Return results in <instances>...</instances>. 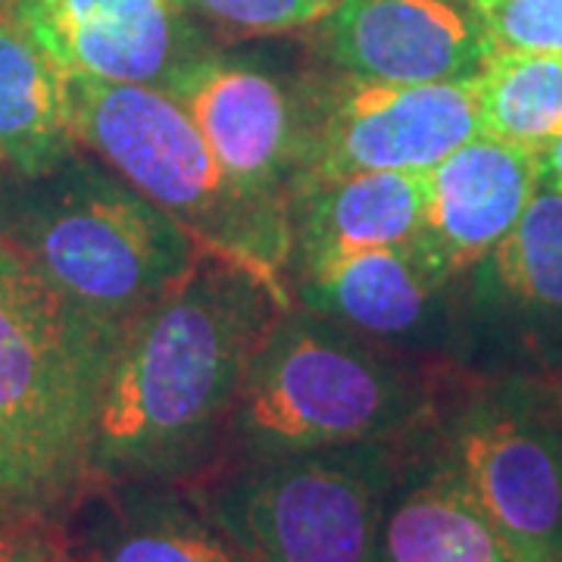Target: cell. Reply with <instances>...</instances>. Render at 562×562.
I'll use <instances>...</instances> for the list:
<instances>
[{"instance_id":"6da1fadb","label":"cell","mask_w":562,"mask_h":562,"mask_svg":"<svg viewBox=\"0 0 562 562\" xmlns=\"http://www.w3.org/2000/svg\"><path fill=\"white\" fill-rule=\"evenodd\" d=\"M294 303L250 266L203 254L194 272L122 331L94 441V484H198L269 328Z\"/></svg>"},{"instance_id":"7a4b0ae2","label":"cell","mask_w":562,"mask_h":562,"mask_svg":"<svg viewBox=\"0 0 562 562\" xmlns=\"http://www.w3.org/2000/svg\"><path fill=\"white\" fill-rule=\"evenodd\" d=\"M122 335L79 313L0 238V513L50 531L94 484Z\"/></svg>"},{"instance_id":"3957f363","label":"cell","mask_w":562,"mask_h":562,"mask_svg":"<svg viewBox=\"0 0 562 562\" xmlns=\"http://www.w3.org/2000/svg\"><path fill=\"white\" fill-rule=\"evenodd\" d=\"M465 372L457 362L401 353L291 303L244 375L220 469L409 438L438 419L443 397Z\"/></svg>"},{"instance_id":"277c9868","label":"cell","mask_w":562,"mask_h":562,"mask_svg":"<svg viewBox=\"0 0 562 562\" xmlns=\"http://www.w3.org/2000/svg\"><path fill=\"white\" fill-rule=\"evenodd\" d=\"M0 238L63 301L116 335L172 294L210 254L85 147L54 172L20 181Z\"/></svg>"},{"instance_id":"5b68a950","label":"cell","mask_w":562,"mask_h":562,"mask_svg":"<svg viewBox=\"0 0 562 562\" xmlns=\"http://www.w3.org/2000/svg\"><path fill=\"white\" fill-rule=\"evenodd\" d=\"M66 85L72 128L85 150L184 225L210 254L244 262L291 291L284 279L288 210L250 198L228 179L169 91L76 76H66Z\"/></svg>"},{"instance_id":"8992f818","label":"cell","mask_w":562,"mask_h":562,"mask_svg":"<svg viewBox=\"0 0 562 562\" xmlns=\"http://www.w3.org/2000/svg\"><path fill=\"white\" fill-rule=\"evenodd\" d=\"M406 441L235 462L191 487L254 562H382L384 506Z\"/></svg>"},{"instance_id":"52a82bcc","label":"cell","mask_w":562,"mask_h":562,"mask_svg":"<svg viewBox=\"0 0 562 562\" xmlns=\"http://www.w3.org/2000/svg\"><path fill=\"white\" fill-rule=\"evenodd\" d=\"M438 443L513 562H562V384L465 372Z\"/></svg>"},{"instance_id":"ba28073f","label":"cell","mask_w":562,"mask_h":562,"mask_svg":"<svg viewBox=\"0 0 562 562\" xmlns=\"http://www.w3.org/2000/svg\"><path fill=\"white\" fill-rule=\"evenodd\" d=\"M482 135L479 81L344 79L301 91V150L288 184L357 172H428L465 140Z\"/></svg>"},{"instance_id":"9c48e42d","label":"cell","mask_w":562,"mask_h":562,"mask_svg":"<svg viewBox=\"0 0 562 562\" xmlns=\"http://www.w3.org/2000/svg\"><path fill=\"white\" fill-rule=\"evenodd\" d=\"M462 366L562 384V194L538 188L522 220L462 279Z\"/></svg>"},{"instance_id":"30bf717a","label":"cell","mask_w":562,"mask_h":562,"mask_svg":"<svg viewBox=\"0 0 562 562\" xmlns=\"http://www.w3.org/2000/svg\"><path fill=\"white\" fill-rule=\"evenodd\" d=\"M462 279L435 260L425 244L409 241L294 279L291 294L294 303L384 347L462 366Z\"/></svg>"},{"instance_id":"8fae6325","label":"cell","mask_w":562,"mask_h":562,"mask_svg":"<svg viewBox=\"0 0 562 562\" xmlns=\"http://www.w3.org/2000/svg\"><path fill=\"white\" fill-rule=\"evenodd\" d=\"M63 76L169 88L203 47L172 0H3Z\"/></svg>"},{"instance_id":"7c38bea8","label":"cell","mask_w":562,"mask_h":562,"mask_svg":"<svg viewBox=\"0 0 562 562\" xmlns=\"http://www.w3.org/2000/svg\"><path fill=\"white\" fill-rule=\"evenodd\" d=\"M194 120L228 179L250 198L288 210L301 150V91L272 72L203 54L166 88Z\"/></svg>"},{"instance_id":"4fadbf2b","label":"cell","mask_w":562,"mask_h":562,"mask_svg":"<svg viewBox=\"0 0 562 562\" xmlns=\"http://www.w3.org/2000/svg\"><path fill=\"white\" fill-rule=\"evenodd\" d=\"M316 25L328 63L353 79H472L491 54L479 13L460 0H341Z\"/></svg>"},{"instance_id":"5bb4252c","label":"cell","mask_w":562,"mask_h":562,"mask_svg":"<svg viewBox=\"0 0 562 562\" xmlns=\"http://www.w3.org/2000/svg\"><path fill=\"white\" fill-rule=\"evenodd\" d=\"M50 543L54 562H254L191 484H91Z\"/></svg>"},{"instance_id":"9a60e30c","label":"cell","mask_w":562,"mask_h":562,"mask_svg":"<svg viewBox=\"0 0 562 562\" xmlns=\"http://www.w3.org/2000/svg\"><path fill=\"white\" fill-rule=\"evenodd\" d=\"M538 188V154L475 135L425 172L419 241L453 276H465L516 228Z\"/></svg>"},{"instance_id":"2e32d148","label":"cell","mask_w":562,"mask_h":562,"mask_svg":"<svg viewBox=\"0 0 562 562\" xmlns=\"http://www.w3.org/2000/svg\"><path fill=\"white\" fill-rule=\"evenodd\" d=\"M425 172H357L313 181L288 194L291 281L366 250L419 241Z\"/></svg>"},{"instance_id":"e0dca14e","label":"cell","mask_w":562,"mask_h":562,"mask_svg":"<svg viewBox=\"0 0 562 562\" xmlns=\"http://www.w3.org/2000/svg\"><path fill=\"white\" fill-rule=\"evenodd\" d=\"M435 422L403 447L384 506L382 562H513L441 450Z\"/></svg>"},{"instance_id":"ac0fdd59","label":"cell","mask_w":562,"mask_h":562,"mask_svg":"<svg viewBox=\"0 0 562 562\" xmlns=\"http://www.w3.org/2000/svg\"><path fill=\"white\" fill-rule=\"evenodd\" d=\"M0 150L22 179L47 176L81 150L66 76L7 10H0Z\"/></svg>"},{"instance_id":"d6986e66","label":"cell","mask_w":562,"mask_h":562,"mask_svg":"<svg viewBox=\"0 0 562 562\" xmlns=\"http://www.w3.org/2000/svg\"><path fill=\"white\" fill-rule=\"evenodd\" d=\"M482 135L543 157L562 135V57L491 50L479 69Z\"/></svg>"},{"instance_id":"ffe728a7","label":"cell","mask_w":562,"mask_h":562,"mask_svg":"<svg viewBox=\"0 0 562 562\" xmlns=\"http://www.w3.org/2000/svg\"><path fill=\"white\" fill-rule=\"evenodd\" d=\"M181 13L228 35H284L322 22L341 0H172Z\"/></svg>"},{"instance_id":"44dd1931","label":"cell","mask_w":562,"mask_h":562,"mask_svg":"<svg viewBox=\"0 0 562 562\" xmlns=\"http://www.w3.org/2000/svg\"><path fill=\"white\" fill-rule=\"evenodd\" d=\"M491 50L562 57V0H491L472 7Z\"/></svg>"},{"instance_id":"7402d4cb","label":"cell","mask_w":562,"mask_h":562,"mask_svg":"<svg viewBox=\"0 0 562 562\" xmlns=\"http://www.w3.org/2000/svg\"><path fill=\"white\" fill-rule=\"evenodd\" d=\"M0 562H54L50 531L13 522L0 513Z\"/></svg>"},{"instance_id":"603a6c76","label":"cell","mask_w":562,"mask_h":562,"mask_svg":"<svg viewBox=\"0 0 562 562\" xmlns=\"http://www.w3.org/2000/svg\"><path fill=\"white\" fill-rule=\"evenodd\" d=\"M541 188H550V191L562 194V135L541 157Z\"/></svg>"},{"instance_id":"cb8c5ba5","label":"cell","mask_w":562,"mask_h":562,"mask_svg":"<svg viewBox=\"0 0 562 562\" xmlns=\"http://www.w3.org/2000/svg\"><path fill=\"white\" fill-rule=\"evenodd\" d=\"M22 176L10 166V160L3 157V150H0V225L7 220V210H10V201H13V194H16V188H20Z\"/></svg>"},{"instance_id":"d4e9b609","label":"cell","mask_w":562,"mask_h":562,"mask_svg":"<svg viewBox=\"0 0 562 562\" xmlns=\"http://www.w3.org/2000/svg\"><path fill=\"white\" fill-rule=\"evenodd\" d=\"M469 7H482V3H491V0H465Z\"/></svg>"}]
</instances>
